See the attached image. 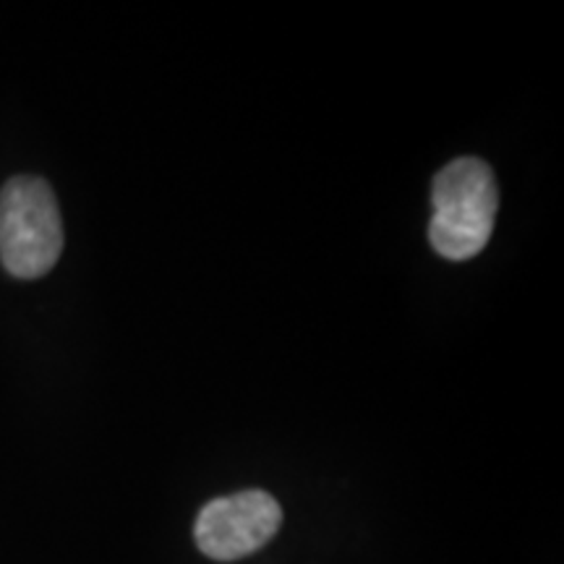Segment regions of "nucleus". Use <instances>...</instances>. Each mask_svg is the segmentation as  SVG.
<instances>
[{"instance_id":"obj_1","label":"nucleus","mask_w":564,"mask_h":564,"mask_svg":"<svg viewBox=\"0 0 564 564\" xmlns=\"http://www.w3.org/2000/svg\"><path fill=\"white\" fill-rule=\"evenodd\" d=\"M434 215L429 241L449 262H468L489 243L499 207L491 167L478 158H457L432 183Z\"/></svg>"},{"instance_id":"obj_2","label":"nucleus","mask_w":564,"mask_h":564,"mask_svg":"<svg viewBox=\"0 0 564 564\" xmlns=\"http://www.w3.org/2000/svg\"><path fill=\"white\" fill-rule=\"evenodd\" d=\"M63 223L53 188L17 175L0 192V262L19 280H37L58 262Z\"/></svg>"},{"instance_id":"obj_3","label":"nucleus","mask_w":564,"mask_h":564,"mask_svg":"<svg viewBox=\"0 0 564 564\" xmlns=\"http://www.w3.org/2000/svg\"><path fill=\"white\" fill-rule=\"evenodd\" d=\"M282 525V510L272 494L249 489L212 499L202 507L194 541L217 562H236L259 552Z\"/></svg>"}]
</instances>
